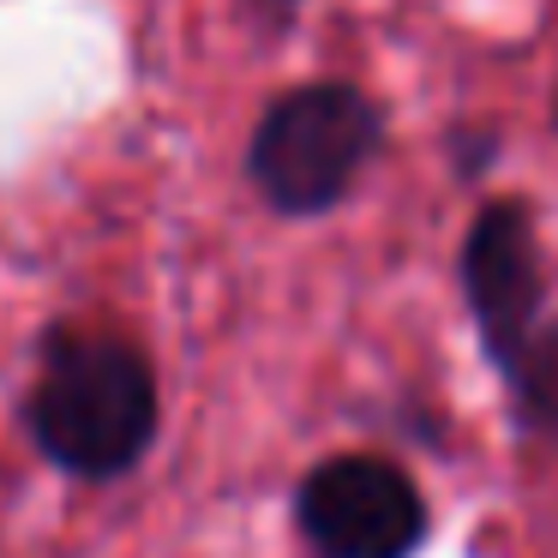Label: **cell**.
I'll return each mask as SVG.
<instances>
[{"mask_svg":"<svg viewBox=\"0 0 558 558\" xmlns=\"http://www.w3.org/2000/svg\"><path fill=\"white\" fill-rule=\"evenodd\" d=\"M157 421V373L133 342L78 325L49 330L31 385V438L54 469L78 481H121L150 450Z\"/></svg>","mask_w":558,"mask_h":558,"instance_id":"obj_1","label":"cell"},{"mask_svg":"<svg viewBox=\"0 0 558 558\" xmlns=\"http://www.w3.org/2000/svg\"><path fill=\"white\" fill-rule=\"evenodd\" d=\"M457 277L522 433L558 438V330L546 325L541 241H534V217L522 198H498L469 222Z\"/></svg>","mask_w":558,"mask_h":558,"instance_id":"obj_2","label":"cell"},{"mask_svg":"<svg viewBox=\"0 0 558 558\" xmlns=\"http://www.w3.org/2000/svg\"><path fill=\"white\" fill-rule=\"evenodd\" d=\"M385 145V114L342 78L294 85L258 114L246 145V181L277 217H325L354 193Z\"/></svg>","mask_w":558,"mask_h":558,"instance_id":"obj_3","label":"cell"},{"mask_svg":"<svg viewBox=\"0 0 558 558\" xmlns=\"http://www.w3.org/2000/svg\"><path fill=\"white\" fill-rule=\"evenodd\" d=\"M294 522L318 558H409L426 541V498L385 457H330L301 481Z\"/></svg>","mask_w":558,"mask_h":558,"instance_id":"obj_4","label":"cell"},{"mask_svg":"<svg viewBox=\"0 0 558 558\" xmlns=\"http://www.w3.org/2000/svg\"><path fill=\"white\" fill-rule=\"evenodd\" d=\"M258 7H265V13H277V19H289L294 7H301V0H258Z\"/></svg>","mask_w":558,"mask_h":558,"instance_id":"obj_5","label":"cell"},{"mask_svg":"<svg viewBox=\"0 0 558 558\" xmlns=\"http://www.w3.org/2000/svg\"><path fill=\"white\" fill-rule=\"evenodd\" d=\"M553 121H558V90H553Z\"/></svg>","mask_w":558,"mask_h":558,"instance_id":"obj_6","label":"cell"}]
</instances>
